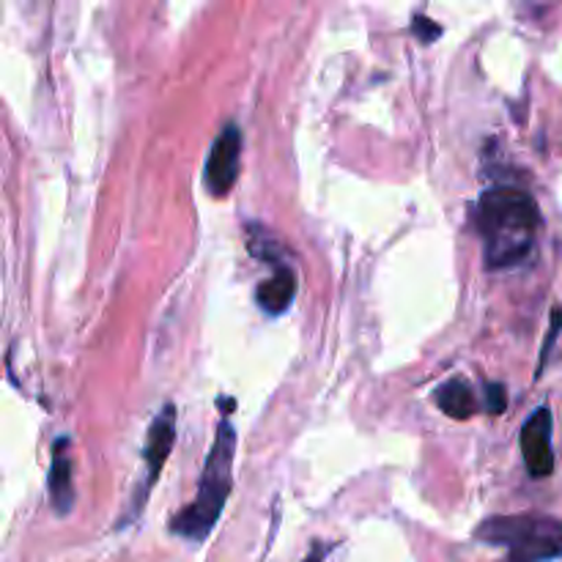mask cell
Instances as JSON below:
<instances>
[{"instance_id":"obj_1","label":"cell","mask_w":562,"mask_h":562,"mask_svg":"<svg viewBox=\"0 0 562 562\" xmlns=\"http://www.w3.org/2000/svg\"><path fill=\"white\" fill-rule=\"evenodd\" d=\"M475 228L483 239V261L488 269L519 267L536 250L541 209L521 187H492L477 198Z\"/></svg>"},{"instance_id":"obj_5","label":"cell","mask_w":562,"mask_h":562,"mask_svg":"<svg viewBox=\"0 0 562 562\" xmlns=\"http://www.w3.org/2000/svg\"><path fill=\"white\" fill-rule=\"evenodd\" d=\"M239 157H241V130L236 124H225L223 132L214 137L209 148L206 168H203V184L209 195L225 198L234 190L239 179Z\"/></svg>"},{"instance_id":"obj_10","label":"cell","mask_w":562,"mask_h":562,"mask_svg":"<svg viewBox=\"0 0 562 562\" xmlns=\"http://www.w3.org/2000/svg\"><path fill=\"white\" fill-rule=\"evenodd\" d=\"M483 409L488 415H503L508 409V393H505V384L499 382H488L483 387Z\"/></svg>"},{"instance_id":"obj_8","label":"cell","mask_w":562,"mask_h":562,"mask_svg":"<svg viewBox=\"0 0 562 562\" xmlns=\"http://www.w3.org/2000/svg\"><path fill=\"white\" fill-rule=\"evenodd\" d=\"M69 439L60 437L53 445V461L47 472V497L49 505L58 516H66L75 505V481H71V459H69Z\"/></svg>"},{"instance_id":"obj_6","label":"cell","mask_w":562,"mask_h":562,"mask_svg":"<svg viewBox=\"0 0 562 562\" xmlns=\"http://www.w3.org/2000/svg\"><path fill=\"white\" fill-rule=\"evenodd\" d=\"M554 417L549 406L532 412L521 426V456L532 477H549L554 472V448H552Z\"/></svg>"},{"instance_id":"obj_11","label":"cell","mask_w":562,"mask_h":562,"mask_svg":"<svg viewBox=\"0 0 562 562\" xmlns=\"http://www.w3.org/2000/svg\"><path fill=\"white\" fill-rule=\"evenodd\" d=\"M560 333H562V311L558 307V311L552 313V327H549L547 344H543V349H541V366H538L536 376H541V373H543V366H547L549 355H552V349H554V340H558Z\"/></svg>"},{"instance_id":"obj_12","label":"cell","mask_w":562,"mask_h":562,"mask_svg":"<svg viewBox=\"0 0 562 562\" xmlns=\"http://www.w3.org/2000/svg\"><path fill=\"white\" fill-rule=\"evenodd\" d=\"M412 31H415L417 36H420V42H423V44H431L434 38L442 36V27H439L437 22L428 20L426 14H417L415 20H412Z\"/></svg>"},{"instance_id":"obj_9","label":"cell","mask_w":562,"mask_h":562,"mask_svg":"<svg viewBox=\"0 0 562 562\" xmlns=\"http://www.w3.org/2000/svg\"><path fill=\"white\" fill-rule=\"evenodd\" d=\"M434 404H437L450 420H470L472 415L481 412L475 390L470 387L467 379H448L445 384H439V387L434 390Z\"/></svg>"},{"instance_id":"obj_13","label":"cell","mask_w":562,"mask_h":562,"mask_svg":"<svg viewBox=\"0 0 562 562\" xmlns=\"http://www.w3.org/2000/svg\"><path fill=\"white\" fill-rule=\"evenodd\" d=\"M327 552H329V549L324 547V543H316V547H313V552L307 554V558L302 560V562H324V558H327Z\"/></svg>"},{"instance_id":"obj_4","label":"cell","mask_w":562,"mask_h":562,"mask_svg":"<svg viewBox=\"0 0 562 562\" xmlns=\"http://www.w3.org/2000/svg\"><path fill=\"white\" fill-rule=\"evenodd\" d=\"M176 442V406L168 404L162 406L157 417L151 420L148 426V437H146V448H143V461H146V475H143L140 488L132 494V503H130V514L126 516H140V510L146 508V499L151 494V488L157 486L159 481V472H162L165 461H168L170 450H173Z\"/></svg>"},{"instance_id":"obj_7","label":"cell","mask_w":562,"mask_h":562,"mask_svg":"<svg viewBox=\"0 0 562 562\" xmlns=\"http://www.w3.org/2000/svg\"><path fill=\"white\" fill-rule=\"evenodd\" d=\"M296 300V274L285 261L274 263L272 274L256 289V302L267 316H283Z\"/></svg>"},{"instance_id":"obj_2","label":"cell","mask_w":562,"mask_h":562,"mask_svg":"<svg viewBox=\"0 0 562 562\" xmlns=\"http://www.w3.org/2000/svg\"><path fill=\"white\" fill-rule=\"evenodd\" d=\"M234 459H236V428L223 420L214 434L212 450L203 461L198 494L184 510L170 519V532L190 543H203L212 536L214 525L223 516L225 503L234 488Z\"/></svg>"},{"instance_id":"obj_3","label":"cell","mask_w":562,"mask_h":562,"mask_svg":"<svg viewBox=\"0 0 562 562\" xmlns=\"http://www.w3.org/2000/svg\"><path fill=\"white\" fill-rule=\"evenodd\" d=\"M475 538L508 549V562L562 560V525L552 516H492L477 525Z\"/></svg>"}]
</instances>
